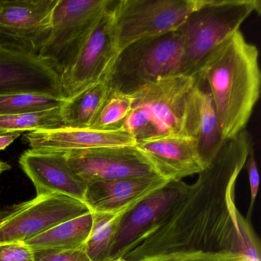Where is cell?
Returning a JSON list of instances; mask_svg holds the SVG:
<instances>
[{"label": "cell", "mask_w": 261, "mask_h": 261, "mask_svg": "<svg viewBox=\"0 0 261 261\" xmlns=\"http://www.w3.org/2000/svg\"><path fill=\"white\" fill-rule=\"evenodd\" d=\"M253 148L246 129L225 140L194 184L188 185L159 221L122 257L137 261L179 250L241 252L237 178Z\"/></svg>", "instance_id": "obj_1"}, {"label": "cell", "mask_w": 261, "mask_h": 261, "mask_svg": "<svg viewBox=\"0 0 261 261\" xmlns=\"http://www.w3.org/2000/svg\"><path fill=\"white\" fill-rule=\"evenodd\" d=\"M195 76L207 85L223 140L245 129L261 92L259 51L240 30L227 36L204 59Z\"/></svg>", "instance_id": "obj_2"}, {"label": "cell", "mask_w": 261, "mask_h": 261, "mask_svg": "<svg viewBox=\"0 0 261 261\" xmlns=\"http://www.w3.org/2000/svg\"><path fill=\"white\" fill-rule=\"evenodd\" d=\"M196 76L174 74L162 77L134 96L132 111L121 129L136 141L181 136L186 103Z\"/></svg>", "instance_id": "obj_3"}, {"label": "cell", "mask_w": 261, "mask_h": 261, "mask_svg": "<svg viewBox=\"0 0 261 261\" xmlns=\"http://www.w3.org/2000/svg\"><path fill=\"white\" fill-rule=\"evenodd\" d=\"M184 46L180 28L131 44L120 51L107 77L109 90L133 95L162 77L178 74Z\"/></svg>", "instance_id": "obj_4"}, {"label": "cell", "mask_w": 261, "mask_h": 261, "mask_svg": "<svg viewBox=\"0 0 261 261\" xmlns=\"http://www.w3.org/2000/svg\"><path fill=\"white\" fill-rule=\"evenodd\" d=\"M260 11L259 0H203L180 27L185 46L178 74L195 75L219 44L240 30L252 13Z\"/></svg>", "instance_id": "obj_5"}, {"label": "cell", "mask_w": 261, "mask_h": 261, "mask_svg": "<svg viewBox=\"0 0 261 261\" xmlns=\"http://www.w3.org/2000/svg\"><path fill=\"white\" fill-rule=\"evenodd\" d=\"M203 0H115L114 27L119 50L178 30Z\"/></svg>", "instance_id": "obj_6"}, {"label": "cell", "mask_w": 261, "mask_h": 261, "mask_svg": "<svg viewBox=\"0 0 261 261\" xmlns=\"http://www.w3.org/2000/svg\"><path fill=\"white\" fill-rule=\"evenodd\" d=\"M113 0H59L53 29L39 56L61 75Z\"/></svg>", "instance_id": "obj_7"}, {"label": "cell", "mask_w": 261, "mask_h": 261, "mask_svg": "<svg viewBox=\"0 0 261 261\" xmlns=\"http://www.w3.org/2000/svg\"><path fill=\"white\" fill-rule=\"evenodd\" d=\"M115 0L93 27L72 60L61 74L62 93L70 98L107 80L120 53L114 27Z\"/></svg>", "instance_id": "obj_8"}, {"label": "cell", "mask_w": 261, "mask_h": 261, "mask_svg": "<svg viewBox=\"0 0 261 261\" xmlns=\"http://www.w3.org/2000/svg\"><path fill=\"white\" fill-rule=\"evenodd\" d=\"M85 203L60 195L36 196L0 209V244L25 241L89 212Z\"/></svg>", "instance_id": "obj_9"}, {"label": "cell", "mask_w": 261, "mask_h": 261, "mask_svg": "<svg viewBox=\"0 0 261 261\" xmlns=\"http://www.w3.org/2000/svg\"><path fill=\"white\" fill-rule=\"evenodd\" d=\"M59 0H0V48L39 56Z\"/></svg>", "instance_id": "obj_10"}, {"label": "cell", "mask_w": 261, "mask_h": 261, "mask_svg": "<svg viewBox=\"0 0 261 261\" xmlns=\"http://www.w3.org/2000/svg\"><path fill=\"white\" fill-rule=\"evenodd\" d=\"M65 155L74 173L86 185L157 175L136 146L70 151Z\"/></svg>", "instance_id": "obj_11"}, {"label": "cell", "mask_w": 261, "mask_h": 261, "mask_svg": "<svg viewBox=\"0 0 261 261\" xmlns=\"http://www.w3.org/2000/svg\"><path fill=\"white\" fill-rule=\"evenodd\" d=\"M13 94L65 98L60 75L45 59L0 48V95Z\"/></svg>", "instance_id": "obj_12"}, {"label": "cell", "mask_w": 261, "mask_h": 261, "mask_svg": "<svg viewBox=\"0 0 261 261\" xmlns=\"http://www.w3.org/2000/svg\"><path fill=\"white\" fill-rule=\"evenodd\" d=\"M34 185L36 196L60 195L85 203L87 185L73 172L65 152L30 149L19 160Z\"/></svg>", "instance_id": "obj_13"}, {"label": "cell", "mask_w": 261, "mask_h": 261, "mask_svg": "<svg viewBox=\"0 0 261 261\" xmlns=\"http://www.w3.org/2000/svg\"><path fill=\"white\" fill-rule=\"evenodd\" d=\"M136 147L146 159L157 175L166 181H181L198 174L206 167L196 142L184 136H167L140 140Z\"/></svg>", "instance_id": "obj_14"}, {"label": "cell", "mask_w": 261, "mask_h": 261, "mask_svg": "<svg viewBox=\"0 0 261 261\" xmlns=\"http://www.w3.org/2000/svg\"><path fill=\"white\" fill-rule=\"evenodd\" d=\"M168 183L158 175L95 181L87 185L85 203L91 212H128Z\"/></svg>", "instance_id": "obj_15"}, {"label": "cell", "mask_w": 261, "mask_h": 261, "mask_svg": "<svg viewBox=\"0 0 261 261\" xmlns=\"http://www.w3.org/2000/svg\"><path fill=\"white\" fill-rule=\"evenodd\" d=\"M187 186L182 181H170L125 214L114 236L109 261L123 256L126 249L166 213Z\"/></svg>", "instance_id": "obj_16"}, {"label": "cell", "mask_w": 261, "mask_h": 261, "mask_svg": "<svg viewBox=\"0 0 261 261\" xmlns=\"http://www.w3.org/2000/svg\"><path fill=\"white\" fill-rule=\"evenodd\" d=\"M24 139L31 149L49 152L131 146L137 143L134 137L123 129L106 131L66 126L27 133Z\"/></svg>", "instance_id": "obj_17"}, {"label": "cell", "mask_w": 261, "mask_h": 261, "mask_svg": "<svg viewBox=\"0 0 261 261\" xmlns=\"http://www.w3.org/2000/svg\"><path fill=\"white\" fill-rule=\"evenodd\" d=\"M206 84L196 77L185 111L181 136L193 139L206 166L224 144L219 120ZM207 86V85H206Z\"/></svg>", "instance_id": "obj_18"}, {"label": "cell", "mask_w": 261, "mask_h": 261, "mask_svg": "<svg viewBox=\"0 0 261 261\" xmlns=\"http://www.w3.org/2000/svg\"><path fill=\"white\" fill-rule=\"evenodd\" d=\"M91 211L68 220L46 231L25 240L24 242L33 252L65 251L83 247L92 227Z\"/></svg>", "instance_id": "obj_19"}, {"label": "cell", "mask_w": 261, "mask_h": 261, "mask_svg": "<svg viewBox=\"0 0 261 261\" xmlns=\"http://www.w3.org/2000/svg\"><path fill=\"white\" fill-rule=\"evenodd\" d=\"M109 92L106 81L87 88L60 107V115L66 127L90 128Z\"/></svg>", "instance_id": "obj_20"}, {"label": "cell", "mask_w": 261, "mask_h": 261, "mask_svg": "<svg viewBox=\"0 0 261 261\" xmlns=\"http://www.w3.org/2000/svg\"><path fill=\"white\" fill-rule=\"evenodd\" d=\"M126 213L127 212H92V227L84 244L85 253L91 261H109L114 236Z\"/></svg>", "instance_id": "obj_21"}, {"label": "cell", "mask_w": 261, "mask_h": 261, "mask_svg": "<svg viewBox=\"0 0 261 261\" xmlns=\"http://www.w3.org/2000/svg\"><path fill=\"white\" fill-rule=\"evenodd\" d=\"M63 126L65 125L61 117L60 108L39 112L0 115V135L56 129Z\"/></svg>", "instance_id": "obj_22"}, {"label": "cell", "mask_w": 261, "mask_h": 261, "mask_svg": "<svg viewBox=\"0 0 261 261\" xmlns=\"http://www.w3.org/2000/svg\"><path fill=\"white\" fill-rule=\"evenodd\" d=\"M134 102V95L109 90L105 103L90 128L106 131L121 129L123 122L132 111Z\"/></svg>", "instance_id": "obj_23"}, {"label": "cell", "mask_w": 261, "mask_h": 261, "mask_svg": "<svg viewBox=\"0 0 261 261\" xmlns=\"http://www.w3.org/2000/svg\"><path fill=\"white\" fill-rule=\"evenodd\" d=\"M66 98L31 94L0 95V115L39 112L59 108Z\"/></svg>", "instance_id": "obj_24"}, {"label": "cell", "mask_w": 261, "mask_h": 261, "mask_svg": "<svg viewBox=\"0 0 261 261\" xmlns=\"http://www.w3.org/2000/svg\"><path fill=\"white\" fill-rule=\"evenodd\" d=\"M137 261H247L241 252L179 250L146 256Z\"/></svg>", "instance_id": "obj_25"}, {"label": "cell", "mask_w": 261, "mask_h": 261, "mask_svg": "<svg viewBox=\"0 0 261 261\" xmlns=\"http://www.w3.org/2000/svg\"><path fill=\"white\" fill-rule=\"evenodd\" d=\"M238 224L241 238V253L247 261H260V242L255 234L248 220L241 213L238 215Z\"/></svg>", "instance_id": "obj_26"}, {"label": "cell", "mask_w": 261, "mask_h": 261, "mask_svg": "<svg viewBox=\"0 0 261 261\" xmlns=\"http://www.w3.org/2000/svg\"><path fill=\"white\" fill-rule=\"evenodd\" d=\"M0 261H36V258L24 241H16L0 244Z\"/></svg>", "instance_id": "obj_27"}, {"label": "cell", "mask_w": 261, "mask_h": 261, "mask_svg": "<svg viewBox=\"0 0 261 261\" xmlns=\"http://www.w3.org/2000/svg\"><path fill=\"white\" fill-rule=\"evenodd\" d=\"M36 261H91L83 247L65 251L35 252Z\"/></svg>", "instance_id": "obj_28"}, {"label": "cell", "mask_w": 261, "mask_h": 261, "mask_svg": "<svg viewBox=\"0 0 261 261\" xmlns=\"http://www.w3.org/2000/svg\"><path fill=\"white\" fill-rule=\"evenodd\" d=\"M246 163H247V171H248L250 187V208H249L247 217L246 218L249 221V218H250V214L252 213V211L254 207L255 201H256V196H257L259 183V172H258L257 164H256V159H255L253 148L250 150Z\"/></svg>", "instance_id": "obj_29"}, {"label": "cell", "mask_w": 261, "mask_h": 261, "mask_svg": "<svg viewBox=\"0 0 261 261\" xmlns=\"http://www.w3.org/2000/svg\"><path fill=\"white\" fill-rule=\"evenodd\" d=\"M20 135L21 134L19 133L0 135V151L7 149L16 139L19 138Z\"/></svg>", "instance_id": "obj_30"}, {"label": "cell", "mask_w": 261, "mask_h": 261, "mask_svg": "<svg viewBox=\"0 0 261 261\" xmlns=\"http://www.w3.org/2000/svg\"><path fill=\"white\" fill-rule=\"evenodd\" d=\"M10 168H11V166H10L8 163L0 160V175L4 173L6 171L10 170Z\"/></svg>", "instance_id": "obj_31"}, {"label": "cell", "mask_w": 261, "mask_h": 261, "mask_svg": "<svg viewBox=\"0 0 261 261\" xmlns=\"http://www.w3.org/2000/svg\"><path fill=\"white\" fill-rule=\"evenodd\" d=\"M110 261H127L124 258L122 257V256H120V257L115 258V259H112V260Z\"/></svg>", "instance_id": "obj_32"}]
</instances>
